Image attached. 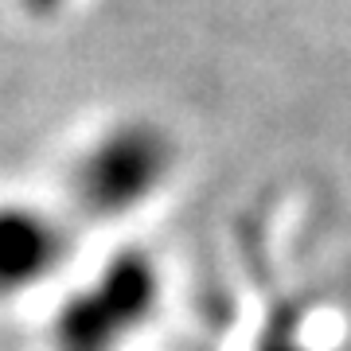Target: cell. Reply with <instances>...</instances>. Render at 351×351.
I'll return each instance as SVG.
<instances>
[{
  "label": "cell",
  "instance_id": "cell-2",
  "mask_svg": "<svg viewBox=\"0 0 351 351\" xmlns=\"http://www.w3.org/2000/svg\"><path fill=\"white\" fill-rule=\"evenodd\" d=\"M176 160V145L152 121H121L101 133L71 172L75 207L94 223L121 219L160 188Z\"/></svg>",
  "mask_w": 351,
  "mask_h": 351
},
{
  "label": "cell",
  "instance_id": "cell-4",
  "mask_svg": "<svg viewBox=\"0 0 351 351\" xmlns=\"http://www.w3.org/2000/svg\"><path fill=\"white\" fill-rule=\"evenodd\" d=\"M258 351H313V348H304L301 336L285 324V328H269L262 336V343H258Z\"/></svg>",
  "mask_w": 351,
  "mask_h": 351
},
{
  "label": "cell",
  "instance_id": "cell-1",
  "mask_svg": "<svg viewBox=\"0 0 351 351\" xmlns=\"http://www.w3.org/2000/svg\"><path fill=\"white\" fill-rule=\"evenodd\" d=\"M160 301V274L145 250H121L71 293L51 320V351H117Z\"/></svg>",
  "mask_w": 351,
  "mask_h": 351
},
{
  "label": "cell",
  "instance_id": "cell-3",
  "mask_svg": "<svg viewBox=\"0 0 351 351\" xmlns=\"http://www.w3.org/2000/svg\"><path fill=\"white\" fill-rule=\"evenodd\" d=\"M71 242L66 226L43 207L4 203L0 207V297L24 293L47 281L63 265Z\"/></svg>",
  "mask_w": 351,
  "mask_h": 351
},
{
  "label": "cell",
  "instance_id": "cell-5",
  "mask_svg": "<svg viewBox=\"0 0 351 351\" xmlns=\"http://www.w3.org/2000/svg\"><path fill=\"white\" fill-rule=\"evenodd\" d=\"M20 4H24V12H32V16H55L66 0H20Z\"/></svg>",
  "mask_w": 351,
  "mask_h": 351
}]
</instances>
